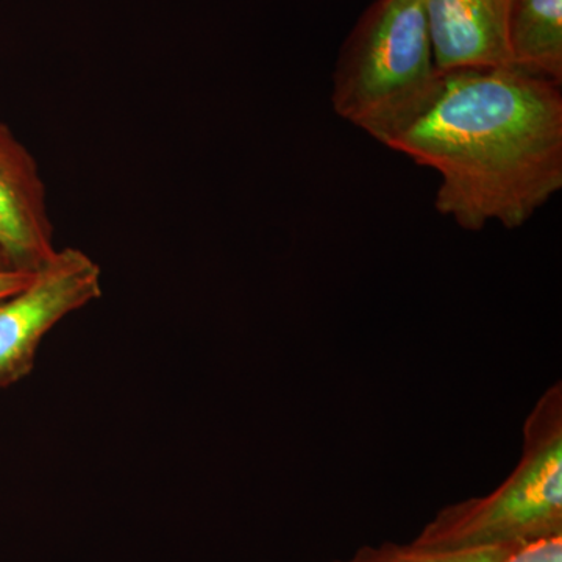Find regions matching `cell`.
Instances as JSON below:
<instances>
[{
  "label": "cell",
  "instance_id": "1",
  "mask_svg": "<svg viewBox=\"0 0 562 562\" xmlns=\"http://www.w3.org/2000/svg\"><path fill=\"white\" fill-rule=\"evenodd\" d=\"M386 147L438 172L442 216L514 231L562 190L561 87L512 66L443 72L430 109Z\"/></svg>",
  "mask_w": 562,
  "mask_h": 562
},
{
  "label": "cell",
  "instance_id": "2",
  "mask_svg": "<svg viewBox=\"0 0 562 562\" xmlns=\"http://www.w3.org/2000/svg\"><path fill=\"white\" fill-rule=\"evenodd\" d=\"M441 88L424 0H373L339 52L331 105L387 146L430 109Z\"/></svg>",
  "mask_w": 562,
  "mask_h": 562
},
{
  "label": "cell",
  "instance_id": "3",
  "mask_svg": "<svg viewBox=\"0 0 562 562\" xmlns=\"http://www.w3.org/2000/svg\"><path fill=\"white\" fill-rule=\"evenodd\" d=\"M562 536V387L543 392L524 424L522 457L497 490L443 506L413 539L432 550L527 546Z\"/></svg>",
  "mask_w": 562,
  "mask_h": 562
},
{
  "label": "cell",
  "instance_id": "4",
  "mask_svg": "<svg viewBox=\"0 0 562 562\" xmlns=\"http://www.w3.org/2000/svg\"><path fill=\"white\" fill-rule=\"evenodd\" d=\"M102 291L101 266L83 250L66 247L21 291L0 301V390L31 375L44 338Z\"/></svg>",
  "mask_w": 562,
  "mask_h": 562
},
{
  "label": "cell",
  "instance_id": "5",
  "mask_svg": "<svg viewBox=\"0 0 562 562\" xmlns=\"http://www.w3.org/2000/svg\"><path fill=\"white\" fill-rule=\"evenodd\" d=\"M54 235L38 161L0 121V254L13 271H40L58 250Z\"/></svg>",
  "mask_w": 562,
  "mask_h": 562
},
{
  "label": "cell",
  "instance_id": "6",
  "mask_svg": "<svg viewBox=\"0 0 562 562\" xmlns=\"http://www.w3.org/2000/svg\"><path fill=\"white\" fill-rule=\"evenodd\" d=\"M512 3L513 0H424L439 72L509 68L506 31Z\"/></svg>",
  "mask_w": 562,
  "mask_h": 562
},
{
  "label": "cell",
  "instance_id": "7",
  "mask_svg": "<svg viewBox=\"0 0 562 562\" xmlns=\"http://www.w3.org/2000/svg\"><path fill=\"white\" fill-rule=\"evenodd\" d=\"M513 68L562 85V0H513L508 16Z\"/></svg>",
  "mask_w": 562,
  "mask_h": 562
},
{
  "label": "cell",
  "instance_id": "8",
  "mask_svg": "<svg viewBox=\"0 0 562 562\" xmlns=\"http://www.w3.org/2000/svg\"><path fill=\"white\" fill-rule=\"evenodd\" d=\"M522 546H491L471 550H432L409 543L383 542L364 546L347 560L331 562H502Z\"/></svg>",
  "mask_w": 562,
  "mask_h": 562
},
{
  "label": "cell",
  "instance_id": "9",
  "mask_svg": "<svg viewBox=\"0 0 562 562\" xmlns=\"http://www.w3.org/2000/svg\"><path fill=\"white\" fill-rule=\"evenodd\" d=\"M502 562H562V536L519 547Z\"/></svg>",
  "mask_w": 562,
  "mask_h": 562
},
{
  "label": "cell",
  "instance_id": "10",
  "mask_svg": "<svg viewBox=\"0 0 562 562\" xmlns=\"http://www.w3.org/2000/svg\"><path fill=\"white\" fill-rule=\"evenodd\" d=\"M33 273L0 269V301L21 291L32 280Z\"/></svg>",
  "mask_w": 562,
  "mask_h": 562
},
{
  "label": "cell",
  "instance_id": "11",
  "mask_svg": "<svg viewBox=\"0 0 562 562\" xmlns=\"http://www.w3.org/2000/svg\"><path fill=\"white\" fill-rule=\"evenodd\" d=\"M0 269H10V266L7 265L5 258L2 257V254H0Z\"/></svg>",
  "mask_w": 562,
  "mask_h": 562
}]
</instances>
